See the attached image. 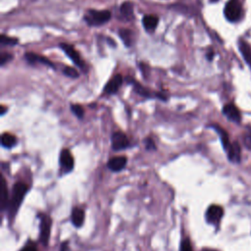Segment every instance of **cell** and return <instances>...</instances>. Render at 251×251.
Segmentation results:
<instances>
[{
	"instance_id": "52a82bcc",
	"label": "cell",
	"mask_w": 251,
	"mask_h": 251,
	"mask_svg": "<svg viewBox=\"0 0 251 251\" xmlns=\"http://www.w3.org/2000/svg\"><path fill=\"white\" fill-rule=\"evenodd\" d=\"M224 215V210L221 206L219 205H211L208 207L206 214H205V218L207 223L211 224V225H218Z\"/></svg>"
},
{
	"instance_id": "277c9868",
	"label": "cell",
	"mask_w": 251,
	"mask_h": 251,
	"mask_svg": "<svg viewBox=\"0 0 251 251\" xmlns=\"http://www.w3.org/2000/svg\"><path fill=\"white\" fill-rule=\"evenodd\" d=\"M226 20L229 22H237L242 16V8L237 0H229L224 10Z\"/></svg>"
},
{
	"instance_id": "836d02e7",
	"label": "cell",
	"mask_w": 251,
	"mask_h": 251,
	"mask_svg": "<svg viewBox=\"0 0 251 251\" xmlns=\"http://www.w3.org/2000/svg\"><path fill=\"white\" fill-rule=\"evenodd\" d=\"M202 251H217V250H214V249H209V248H205V249H203Z\"/></svg>"
},
{
	"instance_id": "d4e9b609",
	"label": "cell",
	"mask_w": 251,
	"mask_h": 251,
	"mask_svg": "<svg viewBox=\"0 0 251 251\" xmlns=\"http://www.w3.org/2000/svg\"><path fill=\"white\" fill-rule=\"evenodd\" d=\"M71 110L79 119H81L83 117V115H84L83 108L80 105H78V104H72L71 105Z\"/></svg>"
},
{
	"instance_id": "5bb4252c",
	"label": "cell",
	"mask_w": 251,
	"mask_h": 251,
	"mask_svg": "<svg viewBox=\"0 0 251 251\" xmlns=\"http://www.w3.org/2000/svg\"><path fill=\"white\" fill-rule=\"evenodd\" d=\"M226 155H227V158L230 162H232V163H239L240 162V160H241V149H240L239 144L236 141L231 143L230 147L226 151Z\"/></svg>"
},
{
	"instance_id": "8fae6325",
	"label": "cell",
	"mask_w": 251,
	"mask_h": 251,
	"mask_svg": "<svg viewBox=\"0 0 251 251\" xmlns=\"http://www.w3.org/2000/svg\"><path fill=\"white\" fill-rule=\"evenodd\" d=\"M223 114L231 122L233 123H240L241 121V115H240V112L239 110L237 109V107L232 104V103H229V104H226L223 108Z\"/></svg>"
},
{
	"instance_id": "6da1fadb",
	"label": "cell",
	"mask_w": 251,
	"mask_h": 251,
	"mask_svg": "<svg viewBox=\"0 0 251 251\" xmlns=\"http://www.w3.org/2000/svg\"><path fill=\"white\" fill-rule=\"evenodd\" d=\"M28 187L24 182H17L14 184L12 189V194L8 203V211L11 217H14V215L17 213L20 205L23 202V199L27 191Z\"/></svg>"
},
{
	"instance_id": "2e32d148",
	"label": "cell",
	"mask_w": 251,
	"mask_h": 251,
	"mask_svg": "<svg viewBox=\"0 0 251 251\" xmlns=\"http://www.w3.org/2000/svg\"><path fill=\"white\" fill-rule=\"evenodd\" d=\"M211 126L218 132V134L220 136V139H221V142H222V145H223L225 151L226 152L228 150V148L230 147V145H231V143L229 141V138H228L227 132L223 127H221L218 125H212Z\"/></svg>"
},
{
	"instance_id": "cb8c5ba5",
	"label": "cell",
	"mask_w": 251,
	"mask_h": 251,
	"mask_svg": "<svg viewBox=\"0 0 251 251\" xmlns=\"http://www.w3.org/2000/svg\"><path fill=\"white\" fill-rule=\"evenodd\" d=\"M63 74H64L65 75L71 77V78H76V77H78V75H79L78 72H77L75 69H74V68H72V67H69V66H65V67H64V69H63Z\"/></svg>"
},
{
	"instance_id": "f546056e",
	"label": "cell",
	"mask_w": 251,
	"mask_h": 251,
	"mask_svg": "<svg viewBox=\"0 0 251 251\" xmlns=\"http://www.w3.org/2000/svg\"><path fill=\"white\" fill-rule=\"evenodd\" d=\"M22 251H37V248H36L35 244L30 243V244L26 245V246H25Z\"/></svg>"
},
{
	"instance_id": "3957f363",
	"label": "cell",
	"mask_w": 251,
	"mask_h": 251,
	"mask_svg": "<svg viewBox=\"0 0 251 251\" xmlns=\"http://www.w3.org/2000/svg\"><path fill=\"white\" fill-rule=\"evenodd\" d=\"M126 80L128 83H131L133 85V89L134 91L143 96V97H146V98H159V99H162L164 101L167 100V96L163 93H160V92H153L151 91L150 89L146 88L145 86H143L142 84H140L138 81H136L134 78L132 77H126Z\"/></svg>"
},
{
	"instance_id": "8992f818",
	"label": "cell",
	"mask_w": 251,
	"mask_h": 251,
	"mask_svg": "<svg viewBox=\"0 0 251 251\" xmlns=\"http://www.w3.org/2000/svg\"><path fill=\"white\" fill-rule=\"evenodd\" d=\"M60 48L67 54V56L75 63V66H77L79 69L82 71H85V63L80 57L79 53L74 48L73 45L68 44V43H60Z\"/></svg>"
},
{
	"instance_id": "1f68e13d",
	"label": "cell",
	"mask_w": 251,
	"mask_h": 251,
	"mask_svg": "<svg viewBox=\"0 0 251 251\" xmlns=\"http://www.w3.org/2000/svg\"><path fill=\"white\" fill-rule=\"evenodd\" d=\"M213 57H214V52H213V51H209V52L207 53V59H208L209 61H211V60L213 59Z\"/></svg>"
},
{
	"instance_id": "9c48e42d",
	"label": "cell",
	"mask_w": 251,
	"mask_h": 251,
	"mask_svg": "<svg viewBox=\"0 0 251 251\" xmlns=\"http://www.w3.org/2000/svg\"><path fill=\"white\" fill-rule=\"evenodd\" d=\"M60 165L62 171L66 174L73 170L74 168V157L68 149H63L60 154Z\"/></svg>"
},
{
	"instance_id": "4fadbf2b",
	"label": "cell",
	"mask_w": 251,
	"mask_h": 251,
	"mask_svg": "<svg viewBox=\"0 0 251 251\" xmlns=\"http://www.w3.org/2000/svg\"><path fill=\"white\" fill-rule=\"evenodd\" d=\"M126 163H127L126 157H125V156H116V157L111 158L108 161L107 167H108V169H110L113 172H120L126 167Z\"/></svg>"
},
{
	"instance_id": "7a4b0ae2",
	"label": "cell",
	"mask_w": 251,
	"mask_h": 251,
	"mask_svg": "<svg viewBox=\"0 0 251 251\" xmlns=\"http://www.w3.org/2000/svg\"><path fill=\"white\" fill-rule=\"evenodd\" d=\"M111 12L108 10H94L89 9L84 14V21L88 25L91 26H98L106 24L108 21L111 20Z\"/></svg>"
},
{
	"instance_id": "5b68a950",
	"label": "cell",
	"mask_w": 251,
	"mask_h": 251,
	"mask_svg": "<svg viewBox=\"0 0 251 251\" xmlns=\"http://www.w3.org/2000/svg\"><path fill=\"white\" fill-rule=\"evenodd\" d=\"M38 218L40 219V241L42 245L47 246L50 238V232H51V224L52 221L48 215L40 214L38 215Z\"/></svg>"
},
{
	"instance_id": "4dcf8cb0",
	"label": "cell",
	"mask_w": 251,
	"mask_h": 251,
	"mask_svg": "<svg viewBox=\"0 0 251 251\" xmlns=\"http://www.w3.org/2000/svg\"><path fill=\"white\" fill-rule=\"evenodd\" d=\"M68 241H65V242H63L62 244H61V249H60V251H67V249H68Z\"/></svg>"
},
{
	"instance_id": "603a6c76",
	"label": "cell",
	"mask_w": 251,
	"mask_h": 251,
	"mask_svg": "<svg viewBox=\"0 0 251 251\" xmlns=\"http://www.w3.org/2000/svg\"><path fill=\"white\" fill-rule=\"evenodd\" d=\"M18 42H19L18 38L10 37V36H7L5 34H1V36H0V43H1V45L13 46V45L18 44Z\"/></svg>"
},
{
	"instance_id": "ba28073f",
	"label": "cell",
	"mask_w": 251,
	"mask_h": 251,
	"mask_svg": "<svg viewBox=\"0 0 251 251\" xmlns=\"http://www.w3.org/2000/svg\"><path fill=\"white\" fill-rule=\"evenodd\" d=\"M111 144L112 148L116 151L126 149L129 146V141L126 137V135L121 131H116L112 134L111 137Z\"/></svg>"
},
{
	"instance_id": "f1b7e54d",
	"label": "cell",
	"mask_w": 251,
	"mask_h": 251,
	"mask_svg": "<svg viewBox=\"0 0 251 251\" xmlns=\"http://www.w3.org/2000/svg\"><path fill=\"white\" fill-rule=\"evenodd\" d=\"M145 147H146L147 150H155L156 149V145H155L154 141L150 137L146 138V140H145Z\"/></svg>"
},
{
	"instance_id": "7c38bea8",
	"label": "cell",
	"mask_w": 251,
	"mask_h": 251,
	"mask_svg": "<svg viewBox=\"0 0 251 251\" xmlns=\"http://www.w3.org/2000/svg\"><path fill=\"white\" fill-rule=\"evenodd\" d=\"M123 84V76L118 74L116 75H114L105 85L104 87V93L106 94H115L118 92V90L120 89V87Z\"/></svg>"
},
{
	"instance_id": "d6986e66",
	"label": "cell",
	"mask_w": 251,
	"mask_h": 251,
	"mask_svg": "<svg viewBox=\"0 0 251 251\" xmlns=\"http://www.w3.org/2000/svg\"><path fill=\"white\" fill-rule=\"evenodd\" d=\"M84 212L79 208H74L72 211V222L75 226L78 227L83 224Z\"/></svg>"
},
{
	"instance_id": "d6a6232c",
	"label": "cell",
	"mask_w": 251,
	"mask_h": 251,
	"mask_svg": "<svg viewBox=\"0 0 251 251\" xmlns=\"http://www.w3.org/2000/svg\"><path fill=\"white\" fill-rule=\"evenodd\" d=\"M0 108H1V111H0V114H1V115H4V114H5V112H6V111H7V108H6V107H5V106H3V105H2V106H1V107H0Z\"/></svg>"
},
{
	"instance_id": "e575fe53",
	"label": "cell",
	"mask_w": 251,
	"mask_h": 251,
	"mask_svg": "<svg viewBox=\"0 0 251 251\" xmlns=\"http://www.w3.org/2000/svg\"><path fill=\"white\" fill-rule=\"evenodd\" d=\"M210 1H212V2H217L218 0H210Z\"/></svg>"
},
{
	"instance_id": "44dd1931",
	"label": "cell",
	"mask_w": 251,
	"mask_h": 251,
	"mask_svg": "<svg viewBox=\"0 0 251 251\" xmlns=\"http://www.w3.org/2000/svg\"><path fill=\"white\" fill-rule=\"evenodd\" d=\"M119 36L121 37V39L123 40L124 44L126 47H130L131 43H132V32L131 30L127 29V28H120L118 30Z\"/></svg>"
},
{
	"instance_id": "9a60e30c",
	"label": "cell",
	"mask_w": 251,
	"mask_h": 251,
	"mask_svg": "<svg viewBox=\"0 0 251 251\" xmlns=\"http://www.w3.org/2000/svg\"><path fill=\"white\" fill-rule=\"evenodd\" d=\"M159 23V18L156 15H145L142 19L143 27L148 31L152 32L155 30Z\"/></svg>"
},
{
	"instance_id": "4316f807",
	"label": "cell",
	"mask_w": 251,
	"mask_h": 251,
	"mask_svg": "<svg viewBox=\"0 0 251 251\" xmlns=\"http://www.w3.org/2000/svg\"><path fill=\"white\" fill-rule=\"evenodd\" d=\"M179 251H193L191 243H190L188 238H185V239H183L181 241L180 247H179Z\"/></svg>"
},
{
	"instance_id": "484cf974",
	"label": "cell",
	"mask_w": 251,
	"mask_h": 251,
	"mask_svg": "<svg viewBox=\"0 0 251 251\" xmlns=\"http://www.w3.org/2000/svg\"><path fill=\"white\" fill-rule=\"evenodd\" d=\"M13 59V55L8 52H2L0 54V65L4 66L6 63L10 62Z\"/></svg>"
},
{
	"instance_id": "30bf717a",
	"label": "cell",
	"mask_w": 251,
	"mask_h": 251,
	"mask_svg": "<svg viewBox=\"0 0 251 251\" xmlns=\"http://www.w3.org/2000/svg\"><path fill=\"white\" fill-rule=\"evenodd\" d=\"M25 59L26 60V62L30 65H34V64H42L45 65L47 67H50L52 69H55V65L46 57L42 56V55H37L33 52H26L25 54Z\"/></svg>"
},
{
	"instance_id": "ffe728a7",
	"label": "cell",
	"mask_w": 251,
	"mask_h": 251,
	"mask_svg": "<svg viewBox=\"0 0 251 251\" xmlns=\"http://www.w3.org/2000/svg\"><path fill=\"white\" fill-rule=\"evenodd\" d=\"M8 190L6 186V180L4 177H2V184H1V196H0V208L2 211H4L8 207Z\"/></svg>"
},
{
	"instance_id": "e0dca14e",
	"label": "cell",
	"mask_w": 251,
	"mask_h": 251,
	"mask_svg": "<svg viewBox=\"0 0 251 251\" xmlns=\"http://www.w3.org/2000/svg\"><path fill=\"white\" fill-rule=\"evenodd\" d=\"M120 12L122 16L127 20L131 21L134 19V11H133V4L130 1L124 2L120 7Z\"/></svg>"
},
{
	"instance_id": "ac0fdd59",
	"label": "cell",
	"mask_w": 251,
	"mask_h": 251,
	"mask_svg": "<svg viewBox=\"0 0 251 251\" xmlns=\"http://www.w3.org/2000/svg\"><path fill=\"white\" fill-rule=\"evenodd\" d=\"M239 50L245 60V62L251 67V45L244 40H240L239 43Z\"/></svg>"
},
{
	"instance_id": "83f0119b",
	"label": "cell",
	"mask_w": 251,
	"mask_h": 251,
	"mask_svg": "<svg viewBox=\"0 0 251 251\" xmlns=\"http://www.w3.org/2000/svg\"><path fill=\"white\" fill-rule=\"evenodd\" d=\"M243 141H244L245 146H246L248 149L251 150V128L248 129V130L245 132V134H244V136H243Z\"/></svg>"
},
{
	"instance_id": "7402d4cb",
	"label": "cell",
	"mask_w": 251,
	"mask_h": 251,
	"mask_svg": "<svg viewBox=\"0 0 251 251\" xmlns=\"http://www.w3.org/2000/svg\"><path fill=\"white\" fill-rule=\"evenodd\" d=\"M17 143V138L16 136H14L13 134L11 133H3L1 135V144L3 147H6V148H11L13 147L15 144Z\"/></svg>"
}]
</instances>
